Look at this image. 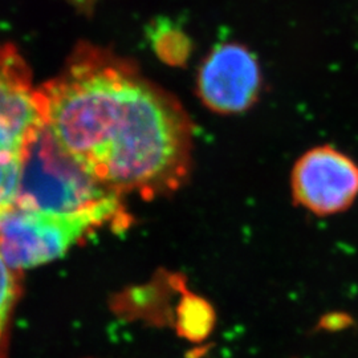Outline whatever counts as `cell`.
I'll list each match as a JSON object with an SVG mask.
<instances>
[{
	"label": "cell",
	"instance_id": "6da1fadb",
	"mask_svg": "<svg viewBox=\"0 0 358 358\" xmlns=\"http://www.w3.org/2000/svg\"><path fill=\"white\" fill-rule=\"evenodd\" d=\"M38 94L57 140L117 195L152 198L189 177V117L128 62L83 47Z\"/></svg>",
	"mask_w": 358,
	"mask_h": 358
},
{
	"label": "cell",
	"instance_id": "7a4b0ae2",
	"mask_svg": "<svg viewBox=\"0 0 358 358\" xmlns=\"http://www.w3.org/2000/svg\"><path fill=\"white\" fill-rule=\"evenodd\" d=\"M121 198L65 149L47 122L35 131L23 155L15 207L81 214L122 206Z\"/></svg>",
	"mask_w": 358,
	"mask_h": 358
},
{
	"label": "cell",
	"instance_id": "3957f363",
	"mask_svg": "<svg viewBox=\"0 0 358 358\" xmlns=\"http://www.w3.org/2000/svg\"><path fill=\"white\" fill-rule=\"evenodd\" d=\"M125 223L122 206L81 214H50L13 206L0 213V255L15 271L32 268L64 255L99 227H124Z\"/></svg>",
	"mask_w": 358,
	"mask_h": 358
},
{
	"label": "cell",
	"instance_id": "277c9868",
	"mask_svg": "<svg viewBox=\"0 0 358 358\" xmlns=\"http://www.w3.org/2000/svg\"><path fill=\"white\" fill-rule=\"evenodd\" d=\"M44 122L24 59L0 43V213L15 205L27 145Z\"/></svg>",
	"mask_w": 358,
	"mask_h": 358
},
{
	"label": "cell",
	"instance_id": "5b68a950",
	"mask_svg": "<svg viewBox=\"0 0 358 358\" xmlns=\"http://www.w3.org/2000/svg\"><path fill=\"white\" fill-rule=\"evenodd\" d=\"M291 187L294 202L309 213L338 214L357 199L358 165L332 146H317L294 164Z\"/></svg>",
	"mask_w": 358,
	"mask_h": 358
},
{
	"label": "cell",
	"instance_id": "8992f818",
	"mask_svg": "<svg viewBox=\"0 0 358 358\" xmlns=\"http://www.w3.org/2000/svg\"><path fill=\"white\" fill-rule=\"evenodd\" d=\"M262 73L255 55L238 43H224L208 53L196 78L198 96L219 115H239L256 103Z\"/></svg>",
	"mask_w": 358,
	"mask_h": 358
},
{
	"label": "cell",
	"instance_id": "52a82bcc",
	"mask_svg": "<svg viewBox=\"0 0 358 358\" xmlns=\"http://www.w3.org/2000/svg\"><path fill=\"white\" fill-rule=\"evenodd\" d=\"M150 38L154 51L164 60V63L182 64L190 55V41L185 32L166 22L154 24Z\"/></svg>",
	"mask_w": 358,
	"mask_h": 358
},
{
	"label": "cell",
	"instance_id": "ba28073f",
	"mask_svg": "<svg viewBox=\"0 0 358 358\" xmlns=\"http://www.w3.org/2000/svg\"><path fill=\"white\" fill-rule=\"evenodd\" d=\"M213 325L211 309L201 299H185L178 309V327L186 337H205Z\"/></svg>",
	"mask_w": 358,
	"mask_h": 358
},
{
	"label": "cell",
	"instance_id": "9c48e42d",
	"mask_svg": "<svg viewBox=\"0 0 358 358\" xmlns=\"http://www.w3.org/2000/svg\"><path fill=\"white\" fill-rule=\"evenodd\" d=\"M17 271L7 266L0 255V349L3 345L7 322L19 296Z\"/></svg>",
	"mask_w": 358,
	"mask_h": 358
}]
</instances>
